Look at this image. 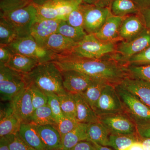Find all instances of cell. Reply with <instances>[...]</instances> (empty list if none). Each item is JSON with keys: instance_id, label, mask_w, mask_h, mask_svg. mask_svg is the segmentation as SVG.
I'll return each instance as SVG.
<instances>
[{"instance_id": "obj_1", "label": "cell", "mask_w": 150, "mask_h": 150, "mask_svg": "<svg viewBox=\"0 0 150 150\" xmlns=\"http://www.w3.org/2000/svg\"><path fill=\"white\" fill-rule=\"evenodd\" d=\"M53 62L61 71L75 70L93 79L105 81L113 85L121 83L130 76L127 66L108 59H92L78 57L72 54L56 55Z\"/></svg>"}, {"instance_id": "obj_2", "label": "cell", "mask_w": 150, "mask_h": 150, "mask_svg": "<svg viewBox=\"0 0 150 150\" xmlns=\"http://www.w3.org/2000/svg\"><path fill=\"white\" fill-rule=\"evenodd\" d=\"M25 76L27 85L33 84L45 93L59 96L68 93L64 88L62 72L53 62L39 64Z\"/></svg>"}, {"instance_id": "obj_3", "label": "cell", "mask_w": 150, "mask_h": 150, "mask_svg": "<svg viewBox=\"0 0 150 150\" xmlns=\"http://www.w3.org/2000/svg\"><path fill=\"white\" fill-rule=\"evenodd\" d=\"M114 86L121 99L124 112L137 126L150 124V108L121 84Z\"/></svg>"}, {"instance_id": "obj_4", "label": "cell", "mask_w": 150, "mask_h": 150, "mask_svg": "<svg viewBox=\"0 0 150 150\" xmlns=\"http://www.w3.org/2000/svg\"><path fill=\"white\" fill-rule=\"evenodd\" d=\"M27 86L24 74L0 63V93L2 100L11 102Z\"/></svg>"}, {"instance_id": "obj_5", "label": "cell", "mask_w": 150, "mask_h": 150, "mask_svg": "<svg viewBox=\"0 0 150 150\" xmlns=\"http://www.w3.org/2000/svg\"><path fill=\"white\" fill-rule=\"evenodd\" d=\"M114 42H106L98 39L94 34H87L82 40L77 43L72 54L87 59H100L115 52Z\"/></svg>"}, {"instance_id": "obj_6", "label": "cell", "mask_w": 150, "mask_h": 150, "mask_svg": "<svg viewBox=\"0 0 150 150\" xmlns=\"http://www.w3.org/2000/svg\"><path fill=\"white\" fill-rule=\"evenodd\" d=\"M4 18L16 30L19 38L30 35L33 25L38 18V11L35 4L32 3L22 8L6 12H1Z\"/></svg>"}, {"instance_id": "obj_7", "label": "cell", "mask_w": 150, "mask_h": 150, "mask_svg": "<svg viewBox=\"0 0 150 150\" xmlns=\"http://www.w3.org/2000/svg\"><path fill=\"white\" fill-rule=\"evenodd\" d=\"M14 53L22 54L37 59L40 64L53 62L56 54L40 46L31 35L18 38L8 45Z\"/></svg>"}, {"instance_id": "obj_8", "label": "cell", "mask_w": 150, "mask_h": 150, "mask_svg": "<svg viewBox=\"0 0 150 150\" xmlns=\"http://www.w3.org/2000/svg\"><path fill=\"white\" fill-rule=\"evenodd\" d=\"M81 4L79 0H48L40 5L35 4L38 18L66 21L68 15Z\"/></svg>"}, {"instance_id": "obj_9", "label": "cell", "mask_w": 150, "mask_h": 150, "mask_svg": "<svg viewBox=\"0 0 150 150\" xmlns=\"http://www.w3.org/2000/svg\"><path fill=\"white\" fill-rule=\"evenodd\" d=\"M150 46V30L146 28L137 37L123 40L116 47L115 54L110 58L124 65L133 56L141 53Z\"/></svg>"}, {"instance_id": "obj_10", "label": "cell", "mask_w": 150, "mask_h": 150, "mask_svg": "<svg viewBox=\"0 0 150 150\" xmlns=\"http://www.w3.org/2000/svg\"><path fill=\"white\" fill-rule=\"evenodd\" d=\"M110 134L138 135L137 126L125 112L98 116Z\"/></svg>"}, {"instance_id": "obj_11", "label": "cell", "mask_w": 150, "mask_h": 150, "mask_svg": "<svg viewBox=\"0 0 150 150\" xmlns=\"http://www.w3.org/2000/svg\"><path fill=\"white\" fill-rule=\"evenodd\" d=\"M81 6L84 18V29L87 34H95L111 14L110 8L83 3Z\"/></svg>"}, {"instance_id": "obj_12", "label": "cell", "mask_w": 150, "mask_h": 150, "mask_svg": "<svg viewBox=\"0 0 150 150\" xmlns=\"http://www.w3.org/2000/svg\"><path fill=\"white\" fill-rule=\"evenodd\" d=\"M94 111L98 116L124 112L114 85L108 83L105 86L97 102Z\"/></svg>"}, {"instance_id": "obj_13", "label": "cell", "mask_w": 150, "mask_h": 150, "mask_svg": "<svg viewBox=\"0 0 150 150\" xmlns=\"http://www.w3.org/2000/svg\"><path fill=\"white\" fill-rule=\"evenodd\" d=\"M65 90L71 94L84 92L93 79L89 76L75 70L61 71Z\"/></svg>"}, {"instance_id": "obj_14", "label": "cell", "mask_w": 150, "mask_h": 150, "mask_svg": "<svg viewBox=\"0 0 150 150\" xmlns=\"http://www.w3.org/2000/svg\"><path fill=\"white\" fill-rule=\"evenodd\" d=\"M11 103L14 112L22 122H29L34 108L28 87L17 95Z\"/></svg>"}, {"instance_id": "obj_15", "label": "cell", "mask_w": 150, "mask_h": 150, "mask_svg": "<svg viewBox=\"0 0 150 150\" xmlns=\"http://www.w3.org/2000/svg\"><path fill=\"white\" fill-rule=\"evenodd\" d=\"M61 21L37 18L31 27L30 35L39 45L43 47L46 39L57 32Z\"/></svg>"}, {"instance_id": "obj_16", "label": "cell", "mask_w": 150, "mask_h": 150, "mask_svg": "<svg viewBox=\"0 0 150 150\" xmlns=\"http://www.w3.org/2000/svg\"><path fill=\"white\" fill-rule=\"evenodd\" d=\"M125 17L115 16L111 13L101 28L94 34L101 41L115 42L120 38L119 30Z\"/></svg>"}, {"instance_id": "obj_17", "label": "cell", "mask_w": 150, "mask_h": 150, "mask_svg": "<svg viewBox=\"0 0 150 150\" xmlns=\"http://www.w3.org/2000/svg\"><path fill=\"white\" fill-rule=\"evenodd\" d=\"M122 86L150 108V83L128 76L120 83Z\"/></svg>"}, {"instance_id": "obj_18", "label": "cell", "mask_w": 150, "mask_h": 150, "mask_svg": "<svg viewBox=\"0 0 150 150\" xmlns=\"http://www.w3.org/2000/svg\"><path fill=\"white\" fill-rule=\"evenodd\" d=\"M0 120V137L18 133L22 121L14 112L11 102L1 109Z\"/></svg>"}, {"instance_id": "obj_19", "label": "cell", "mask_w": 150, "mask_h": 150, "mask_svg": "<svg viewBox=\"0 0 150 150\" xmlns=\"http://www.w3.org/2000/svg\"><path fill=\"white\" fill-rule=\"evenodd\" d=\"M76 43L64 35L56 33L46 39L43 47L58 55H66L73 52Z\"/></svg>"}, {"instance_id": "obj_20", "label": "cell", "mask_w": 150, "mask_h": 150, "mask_svg": "<svg viewBox=\"0 0 150 150\" xmlns=\"http://www.w3.org/2000/svg\"><path fill=\"white\" fill-rule=\"evenodd\" d=\"M35 125L46 150L62 149V137L56 126Z\"/></svg>"}, {"instance_id": "obj_21", "label": "cell", "mask_w": 150, "mask_h": 150, "mask_svg": "<svg viewBox=\"0 0 150 150\" xmlns=\"http://www.w3.org/2000/svg\"><path fill=\"white\" fill-rule=\"evenodd\" d=\"M146 28L139 15L126 17L120 27L119 37L124 40H131L139 35Z\"/></svg>"}, {"instance_id": "obj_22", "label": "cell", "mask_w": 150, "mask_h": 150, "mask_svg": "<svg viewBox=\"0 0 150 150\" xmlns=\"http://www.w3.org/2000/svg\"><path fill=\"white\" fill-rule=\"evenodd\" d=\"M76 105V120L79 123H90L99 121V118L80 94H72Z\"/></svg>"}, {"instance_id": "obj_23", "label": "cell", "mask_w": 150, "mask_h": 150, "mask_svg": "<svg viewBox=\"0 0 150 150\" xmlns=\"http://www.w3.org/2000/svg\"><path fill=\"white\" fill-rule=\"evenodd\" d=\"M18 134L23 140L35 150H46L34 124L22 122Z\"/></svg>"}, {"instance_id": "obj_24", "label": "cell", "mask_w": 150, "mask_h": 150, "mask_svg": "<svg viewBox=\"0 0 150 150\" xmlns=\"http://www.w3.org/2000/svg\"><path fill=\"white\" fill-rule=\"evenodd\" d=\"M39 64L34 58L14 53L5 64L15 71L26 74L32 71Z\"/></svg>"}, {"instance_id": "obj_25", "label": "cell", "mask_w": 150, "mask_h": 150, "mask_svg": "<svg viewBox=\"0 0 150 150\" xmlns=\"http://www.w3.org/2000/svg\"><path fill=\"white\" fill-rule=\"evenodd\" d=\"M88 124L79 123L73 131L64 135L62 137V149L71 150L79 142L88 140Z\"/></svg>"}, {"instance_id": "obj_26", "label": "cell", "mask_w": 150, "mask_h": 150, "mask_svg": "<svg viewBox=\"0 0 150 150\" xmlns=\"http://www.w3.org/2000/svg\"><path fill=\"white\" fill-rule=\"evenodd\" d=\"M87 134L88 141L100 146H108L110 134L99 121L88 124Z\"/></svg>"}, {"instance_id": "obj_27", "label": "cell", "mask_w": 150, "mask_h": 150, "mask_svg": "<svg viewBox=\"0 0 150 150\" xmlns=\"http://www.w3.org/2000/svg\"><path fill=\"white\" fill-rule=\"evenodd\" d=\"M110 8L112 15L122 17L131 14H139L140 10L133 0H112Z\"/></svg>"}, {"instance_id": "obj_28", "label": "cell", "mask_w": 150, "mask_h": 150, "mask_svg": "<svg viewBox=\"0 0 150 150\" xmlns=\"http://www.w3.org/2000/svg\"><path fill=\"white\" fill-rule=\"evenodd\" d=\"M108 83L101 80L93 79L85 91L80 94L94 110L103 89Z\"/></svg>"}, {"instance_id": "obj_29", "label": "cell", "mask_w": 150, "mask_h": 150, "mask_svg": "<svg viewBox=\"0 0 150 150\" xmlns=\"http://www.w3.org/2000/svg\"><path fill=\"white\" fill-rule=\"evenodd\" d=\"M29 122L34 125H57L52 111L48 104L35 109Z\"/></svg>"}, {"instance_id": "obj_30", "label": "cell", "mask_w": 150, "mask_h": 150, "mask_svg": "<svg viewBox=\"0 0 150 150\" xmlns=\"http://www.w3.org/2000/svg\"><path fill=\"white\" fill-rule=\"evenodd\" d=\"M56 33L62 34L76 43L82 40L87 34L83 28L74 27L63 20L60 22Z\"/></svg>"}, {"instance_id": "obj_31", "label": "cell", "mask_w": 150, "mask_h": 150, "mask_svg": "<svg viewBox=\"0 0 150 150\" xmlns=\"http://www.w3.org/2000/svg\"><path fill=\"white\" fill-rule=\"evenodd\" d=\"M16 30L8 22L1 16L0 18V44L8 45L18 38Z\"/></svg>"}, {"instance_id": "obj_32", "label": "cell", "mask_w": 150, "mask_h": 150, "mask_svg": "<svg viewBox=\"0 0 150 150\" xmlns=\"http://www.w3.org/2000/svg\"><path fill=\"white\" fill-rule=\"evenodd\" d=\"M139 140L140 137L138 135L110 134L108 146L111 147L115 150H122Z\"/></svg>"}, {"instance_id": "obj_33", "label": "cell", "mask_w": 150, "mask_h": 150, "mask_svg": "<svg viewBox=\"0 0 150 150\" xmlns=\"http://www.w3.org/2000/svg\"><path fill=\"white\" fill-rule=\"evenodd\" d=\"M59 98L64 116L76 120V105L72 94L68 93L67 94L59 96Z\"/></svg>"}, {"instance_id": "obj_34", "label": "cell", "mask_w": 150, "mask_h": 150, "mask_svg": "<svg viewBox=\"0 0 150 150\" xmlns=\"http://www.w3.org/2000/svg\"><path fill=\"white\" fill-rule=\"evenodd\" d=\"M27 86L30 91L34 110L48 104V97L44 92L33 84L28 83Z\"/></svg>"}, {"instance_id": "obj_35", "label": "cell", "mask_w": 150, "mask_h": 150, "mask_svg": "<svg viewBox=\"0 0 150 150\" xmlns=\"http://www.w3.org/2000/svg\"><path fill=\"white\" fill-rule=\"evenodd\" d=\"M48 97V104L51 108L56 123L58 124L64 118L61 109L59 96L56 94L45 93Z\"/></svg>"}, {"instance_id": "obj_36", "label": "cell", "mask_w": 150, "mask_h": 150, "mask_svg": "<svg viewBox=\"0 0 150 150\" xmlns=\"http://www.w3.org/2000/svg\"><path fill=\"white\" fill-rule=\"evenodd\" d=\"M127 67L131 77L150 83V65L143 66L128 65Z\"/></svg>"}, {"instance_id": "obj_37", "label": "cell", "mask_w": 150, "mask_h": 150, "mask_svg": "<svg viewBox=\"0 0 150 150\" xmlns=\"http://www.w3.org/2000/svg\"><path fill=\"white\" fill-rule=\"evenodd\" d=\"M65 21L74 27L84 29V18L81 4L68 15Z\"/></svg>"}, {"instance_id": "obj_38", "label": "cell", "mask_w": 150, "mask_h": 150, "mask_svg": "<svg viewBox=\"0 0 150 150\" xmlns=\"http://www.w3.org/2000/svg\"><path fill=\"white\" fill-rule=\"evenodd\" d=\"M33 0H1V12H6L22 8L33 3Z\"/></svg>"}, {"instance_id": "obj_39", "label": "cell", "mask_w": 150, "mask_h": 150, "mask_svg": "<svg viewBox=\"0 0 150 150\" xmlns=\"http://www.w3.org/2000/svg\"><path fill=\"white\" fill-rule=\"evenodd\" d=\"M127 64L133 66L150 65V46L129 59Z\"/></svg>"}, {"instance_id": "obj_40", "label": "cell", "mask_w": 150, "mask_h": 150, "mask_svg": "<svg viewBox=\"0 0 150 150\" xmlns=\"http://www.w3.org/2000/svg\"><path fill=\"white\" fill-rule=\"evenodd\" d=\"M79 123L75 119L64 117L57 124L56 127L62 138L65 134H68L74 129Z\"/></svg>"}, {"instance_id": "obj_41", "label": "cell", "mask_w": 150, "mask_h": 150, "mask_svg": "<svg viewBox=\"0 0 150 150\" xmlns=\"http://www.w3.org/2000/svg\"><path fill=\"white\" fill-rule=\"evenodd\" d=\"M10 148L11 150H35L25 142L20 136L18 132L11 142Z\"/></svg>"}, {"instance_id": "obj_42", "label": "cell", "mask_w": 150, "mask_h": 150, "mask_svg": "<svg viewBox=\"0 0 150 150\" xmlns=\"http://www.w3.org/2000/svg\"><path fill=\"white\" fill-rule=\"evenodd\" d=\"M14 54L8 45L0 44V63L6 64Z\"/></svg>"}, {"instance_id": "obj_43", "label": "cell", "mask_w": 150, "mask_h": 150, "mask_svg": "<svg viewBox=\"0 0 150 150\" xmlns=\"http://www.w3.org/2000/svg\"><path fill=\"white\" fill-rule=\"evenodd\" d=\"M71 150H98L95 145L93 143L88 141H82L78 143Z\"/></svg>"}, {"instance_id": "obj_44", "label": "cell", "mask_w": 150, "mask_h": 150, "mask_svg": "<svg viewBox=\"0 0 150 150\" xmlns=\"http://www.w3.org/2000/svg\"><path fill=\"white\" fill-rule=\"evenodd\" d=\"M16 134L6 135L0 138V150H11L10 144Z\"/></svg>"}, {"instance_id": "obj_45", "label": "cell", "mask_w": 150, "mask_h": 150, "mask_svg": "<svg viewBox=\"0 0 150 150\" xmlns=\"http://www.w3.org/2000/svg\"><path fill=\"white\" fill-rule=\"evenodd\" d=\"M139 14L142 18L146 28L150 30V8L141 9Z\"/></svg>"}, {"instance_id": "obj_46", "label": "cell", "mask_w": 150, "mask_h": 150, "mask_svg": "<svg viewBox=\"0 0 150 150\" xmlns=\"http://www.w3.org/2000/svg\"><path fill=\"white\" fill-rule=\"evenodd\" d=\"M137 134L142 138H150V124L137 126Z\"/></svg>"}, {"instance_id": "obj_47", "label": "cell", "mask_w": 150, "mask_h": 150, "mask_svg": "<svg viewBox=\"0 0 150 150\" xmlns=\"http://www.w3.org/2000/svg\"><path fill=\"white\" fill-rule=\"evenodd\" d=\"M82 3L89 5L107 6L112 0H79Z\"/></svg>"}, {"instance_id": "obj_48", "label": "cell", "mask_w": 150, "mask_h": 150, "mask_svg": "<svg viewBox=\"0 0 150 150\" xmlns=\"http://www.w3.org/2000/svg\"><path fill=\"white\" fill-rule=\"evenodd\" d=\"M122 150H145L141 142L139 141L134 142L129 146Z\"/></svg>"}, {"instance_id": "obj_49", "label": "cell", "mask_w": 150, "mask_h": 150, "mask_svg": "<svg viewBox=\"0 0 150 150\" xmlns=\"http://www.w3.org/2000/svg\"><path fill=\"white\" fill-rule=\"evenodd\" d=\"M140 8H150V0H133Z\"/></svg>"}, {"instance_id": "obj_50", "label": "cell", "mask_w": 150, "mask_h": 150, "mask_svg": "<svg viewBox=\"0 0 150 150\" xmlns=\"http://www.w3.org/2000/svg\"><path fill=\"white\" fill-rule=\"evenodd\" d=\"M139 140L145 150H150V138H142L140 137Z\"/></svg>"}, {"instance_id": "obj_51", "label": "cell", "mask_w": 150, "mask_h": 150, "mask_svg": "<svg viewBox=\"0 0 150 150\" xmlns=\"http://www.w3.org/2000/svg\"><path fill=\"white\" fill-rule=\"evenodd\" d=\"M94 144L96 146V147L98 150H113L110 148L108 147L107 146H100V145L97 144Z\"/></svg>"}, {"instance_id": "obj_52", "label": "cell", "mask_w": 150, "mask_h": 150, "mask_svg": "<svg viewBox=\"0 0 150 150\" xmlns=\"http://www.w3.org/2000/svg\"><path fill=\"white\" fill-rule=\"evenodd\" d=\"M48 0H33V4L38 5H40L43 4L44 3L46 2Z\"/></svg>"}, {"instance_id": "obj_53", "label": "cell", "mask_w": 150, "mask_h": 150, "mask_svg": "<svg viewBox=\"0 0 150 150\" xmlns=\"http://www.w3.org/2000/svg\"><path fill=\"white\" fill-rule=\"evenodd\" d=\"M64 150V149H61V150Z\"/></svg>"}]
</instances>
